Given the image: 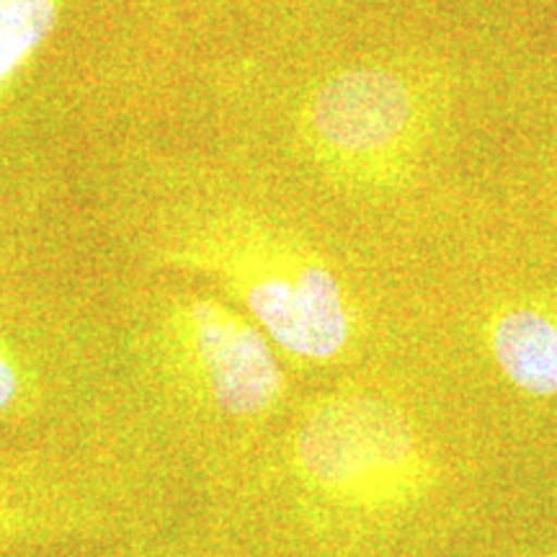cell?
Listing matches in <instances>:
<instances>
[{
	"label": "cell",
	"mask_w": 557,
	"mask_h": 557,
	"mask_svg": "<svg viewBox=\"0 0 557 557\" xmlns=\"http://www.w3.org/2000/svg\"><path fill=\"white\" fill-rule=\"evenodd\" d=\"M181 261L212 274L271 344L302 361H331L351 336L336 274L308 248L256 222H214L181 246Z\"/></svg>",
	"instance_id": "6da1fadb"
},
{
	"label": "cell",
	"mask_w": 557,
	"mask_h": 557,
	"mask_svg": "<svg viewBox=\"0 0 557 557\" xmlns=\"http://www.w3.org/2000/svg\"><path fill=\"white\" fill-rule=\"evenodd\" d=\"M429 107L408 75L351 67L325 78L302 109V135L333 176L393 181L426 135Z\"/></svg>",
	"instance_id": "7a4b0ae2"
},
{
	"label": "cell",
	"mask_w": 557,
	"mask_h": 557,
	"mask_svg": "<svg viewBox=\"0 0 557 557\" xmlns=\"http://www.w3.org/2000/svg\"><path fill=\"white\" fill-rule=\"evenodd\" d=\"M295 459L312 487L344 504H389L421 475L406 421L359 395L318 403L297 431Z\"/></svg>",
	"instance_id": "3957f363"
},
{
	"label": "cell",
	"mask_w": 557,
	"mask_h": 557,
	"mask_svg": "<svg viewBox=\"0 0 557 557\" xmlns=\"http://www.w3.org/2000/svg\"><path fill=\"white\" fill-rule=\"evenodd\" d=\"M169 348L191 387L220 413L256 418L282 400L284 374L274 344L220 299L178 302L169 318Z\"/></svg>",
	"instance_id": "277c9868"
},
{
	"label": "cell",
	"mask_w": 557,
	"mask_h": 557,
	"mask_svg": "<svg viewBox=\"0 0 557 557\" xmlns=\"http://www.w3.org/2000/svg\"><path fill=\"white\" fill-rule=\"evenodd\" d=\"M487 346L504 377L524 393L557 395V305L519 302L487 325Z\"/></svg>",
	"instance_id": "5b68a950"
},
{
	"label": "cell",
	"mask_w": 557,
	"mask_h": 557,
	"mask_svg": "<svg viewBox=\"0 0 557 557\" xmlns=\"http://www.w3.org/2000/svg\"><path fill=\"white\" fill-rule=\"evenodd\" d=\"M58 13L60 0H0V90L41 50Z\"/></svg>",
	"instance_id": "8992f818"
},
{
	"label": "cell",
	"mask_w": 557,
	"mask_h": 557,
	"mask_svg": "<svg viewBox=\"0 0 557 557\" xmlns=\"http://www.w3.org/2000/svg\"><path fill=\"white\" fill-rule=\"evenodd\" d=\"M39 498L29 483L0 470V553L41 532Z\"/></svg>",
	"instance_id": "52a82bcc"
},
{
	"label": "cell",
	"mask_w": 557,
	"mask_h": 557,
	"mask_svg": "<svg viewBox=\"0 0 557 557\" xmlns=\"http://www.w3.org/2000/svg\"><path fill=\"white\" fill-rule=\"evenodd\" d=\"M26 395V374L11 346L0 338V416L21 406Z\"/></svg>",
	"instance_id": "ba28073f"
}]
</instances>
